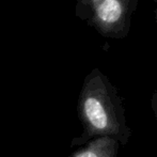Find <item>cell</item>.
<instances>
[{
	"instance_id": "cell-1",
	"label": "cell",
	"mask_w": 157,
	"mask_h": 157,
	"mask_svg": "<svg viewBox=\"0 0 157 157\" xmlns=\"http://www.w3.org/2000/svg\"><path fill=\"white\" fill-rule=\"evenodd\" d=\"M82 135L72 147L86 144L97 137H113L125 147L132 135L127 124L123 99L117 87L99 68H93L82 83L77 105Z\"/></svg>"
},
{
	"instance_id": "cell-2",
	"label": "cell",
	"mask_w": 157,
	"mask_h": 157,
	"mask_svg": "<svg viewBox=\"0 0 157 157\" xmlns=\"http://www.w3.org/2000/svg\"><path fill=\"white\" fill-rule=\"evenodd\" d=\"M137 3L138 0H90V25L106 37L124 39Z\"/></svg>"
},
{
	"instance_id": "cell-3",
	"label": "cell",
	"mask_w": 157,
	"mask_h": 157,
	"mask_svg": "<svg viewBox=\"0 0 157 157\" xmlns=\"http://www.w3.org/2000/svg\"><path fill=\"white\" fill-rule=\"evenodd\" d=\"M120 142L113 137H97L70 157H118Z\"/></svg>"
},
{
	"instance_id": "cell-4",
	"label": "cell",
	"mask_w": 157,
	"mask_h": 157,
	"mask_svg": "<svg viewBox=\"0 0 157 157\" xmlns=\"http://www.w3.org/2000/svg\"><path fill=\"white\" fill-rule=\"evenodd\" d=\"M150 105H151V109L153 112L154 117H155V120L157 123V90L153 92L151 96V101H150Z\"/></svg>"
},
{
	"instance_id": "cell-5",
	"label": "cell",
	"mask_w": 157,
	"mask_h": 157,
	"mask_svg": "<svg viewBox=\"0 0 157 157\" xmlns=\"http://www.w3.org/2000/svg\"><path fill=\"white\" fill-rule=\"evenodd\" d=\"M155 1V3H156V9H155V21H156V23H157V0H154Z\"/></svg>"
}]
</instances>
